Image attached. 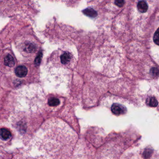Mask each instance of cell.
<instances>
[{
    "label": "cell",
    "instance_id": "6da1fadb",
    "mask_svg": "<svg viewBox=\"0 0 159 159\" xmlns=\"http://www.w3.org/2000/svg\"><path fill=\"white\" fill-rule=\"evenodd\" d=\"M111 110L113 113L116 115L125 114L127 111L126 108L123 107V105L118 104H113L111 107Z\"/></svg>",
    "mask_w": 159,
    "mask_h": 159
},
{
    "label": "cell",
    "instance_id": "7a4b0ae2",
    "mask_svg": "<svg viewBox=\"0 0 159 159\" xmlns=\"http://www.w3.org/2000/svg\"><path fill=\"white\" fill-rule=\"evenodd\" d=\"M28 70L25 66H20L15 70V75L19 78H24L27 75Z\"/></svg>",
    "mask_w": 159,
    "mask_h": 159
},
{
    "label": "cell",
    "instance_id": "3957f363",
    "mask_svg": "<svg viewBox=\"0 0 159 159\" xmlns=\"http://www.w3.org/2000/svg\"><path fill=\"white\" fill-rule=\"evenodd\" d=\"M60 61L63 64H67L71 61L72 56L71 53L68 52H64L60 56Z\"/></svg>",
    "mask_w": 159,
    "mask_h": 159
},
{
    "label": "cell",
    "instance_id": "277c9868",
    "mask_svg": "<svg viewBox=\"0 0 159 159\" xmlns=\"http://www.w3.org/2000/svg\"><path fill=\"white\" fill-rule=\"evenodd\" d=\"M4 63L5 66L9 67H12L15 64L14 58L10 54H8L4 58Z\"/></svg>",
    "mask_w": 159,
    "mask_h": 159
},
{
    "label": "cell",
    "instance_id": "5b68a950",
    "mask_svg": "<svg viewBox=\"0 0 159 159\" xmlns=\"http://www.w3.org/2000/svg\"><path fill=\"white\" fill-rule=\"evenodd\" d=\"M1 139L6 140L11 137V134L9 130L6 128H1Z\"/></svg>",
    "mask_w": 159,
    "mask_h": 159
},
{
    "label": "cell",
    "instance_id": "8992f818",
    "mask_svg": "<svg viewBox=\"0 0 159 159\" xmlns=\"http://www.w3.org/2000/svg\"><path fill=\"white\" fill-rule=\"evenodd\" d=\"M36 46L30 42H26L24 47V50L28 53L34 52L36 50Z\"/></svg>",
    "mask_w": 159,
    "mask_h": 159
},
{
    "label": "cell",
    "instance_id": "52a82bcc",
    "mask_svg": "<svg viewBox=\"0 0 159 159\" xmlns=\"http://www.w3.org/2000/svg\"><path fill=\"white\" fill-rule=\"evenodd\" d=\"M137 8L140 12L145 13L148 10V6L145 1H140L138 3Z\"/></svg>",
    "mask_w": 159,
    "mask_h": 159
},
{
    "label": "cell",
    "instance_id": "ba28073f",
    "mask_svg": "<svg viewBox=\"0 0 159 159\" xmlns=\"http://www.w3.org/2000/svg\"><path fill=\"white\" fill-rule=\"evenodd\" d=\"M83 12L84 14L91 17H95L97 15V12L95 10L92 9V8H87L83 10Z\"/></svg>",
    "mask_w": 159,
    "mask_h": 159
},
{
    "label": "cell",
    "instance_id": "9c48e42d",
    "mask_svg": "<svg viewBox=\"0 0 159 159\" xmlns=\"http://www.w3.org/2000/svg\"><path fill=\"white\" fill-rule=\"evenodd\" d=\"M146 103L148 105L153 107H156L158 104V101L154 97H150V98L147 99Z\"/></svg>",
    "mask_w": 159,
    "mask_h": 159
},
{
    "label": "cell",
    "instance_id": "30bf717a",
    "mask_svg": "<svg viewBox=\"0 0 159 159\" xmlns=\"http://www.w3.org/2000/svg\"><path fill=\"white\" fill-rule=\"evenodd\" d=\"M60 101L56 97H51L48 100V105L50 107H56L59 105Z\"/></svg>",
    "mask_w": 159,
    "mask_h": 159
},
{
    "label": "cell",
    "instance_id": "8fae6325",
    "mask_svg": "<svg viewBox=\"0 0 159 159\" xmlns=\"http://www.w3.org/2000/svg\"><path fill=\"white\" fill-rule=\"evenodd\" d=\"M153 150L151 149L146 148L144 152L143 156L145 158H148L151 156L153 154Z\"/></svg>",
    "mask_w": 159,
    "mask_h": 159
},
{
    "label": "cell",
    "instance_id": "7c38bea8",
    "mask_svg": "<svg viewBox=\"0 0 159 159\" xmlns=\"http://www.w3.org/2000/svg\"><path fill=\"white\" fill-rule=\"evenodd\" d=\"M153 39L155 44L157 45H159V28L155 31V33L154 34Z\"/></svg>",
    "mask_w": 159,
    "mask_h": 159
},
{
    "label": "cell",
    "instance_id": "4fadbf2b",
    "mask_svg": "<svg viewBox=\"0 0 159 159\" xmlns=\"http://www.w3.org/2000/svg\"><path fill=\"white\" fill-rule=\"evenodd\" d=\"M42 53L40 52L39 53L38 55L36 57L35 60V64L36 65L38 66L39 64H40V62H41V58H42Z\"/></svg>",
    "mask_w": 159,
    "mask_h": 159
},
{
    "label": "cell",
    "instance_id": "5bb4252c",
    "mask_svg": "<svg viewBox=\"0 0 159 159\" xmlns=\"http://www.w3.org/2000/svg\"><path fill=\"white\" fill-rule=\"evenodd\" d=\"M125 1H116L115 4L119 7H121L124 4Z\"/></svg>",
    "mask_w": 159,
    "mask_h": 159
}]
</instances>
